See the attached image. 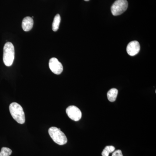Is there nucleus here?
Listing matches in <instances>:
<instances>
[{"instance_id":"4468645a","label":"nucleus","mask_w":156,"mask_h":156,"mask_svg":"<svg viewBox=\"0 0 156 156\" xmlns=\"http://www.w3.org/2000/svg\"><path fill=\"white\" fill-rule=\"evenodd\" d=\"M85 1H86V2H88V1H89V0H84Z\"/></svg>"},{"instance_id":"6e6552de","label":"nucleus","mask_w":156,"mask_h":156,"mask_svg":"<svg viewBox=\"0 0 156 156\" xmlns=\"http://www.w3.org/2000/svg\"><path fill=\"white\" fill-rule=\"evenodd\" d=\"M34 21L32 18L30 17H27L23 18L22 23L23 29L25 31H29L32 28Z\"/></svg>"},{"instance_id":"9b49d317","label":"nucleus","mask_w":156,"mask_h":156,"mask_svg":"<svg viewBox=\"0 0 156 156\" xmlns=\"http://www.w3.org/2000/svg\"><path fill=\"white\" fill-rule=\"evenodd\" d=\"M115 150V147L113 146H107L105 148L102 152L101 155L102 156H109L110 153L113 152Z\"/></svg>"},{"instance_id":"423d86ee","label":"nucleus","mask_w":156,"mask_h":156,"mask_svg":"<svg viewBox=\"0 0 156 156\" xmlns=\"http://www.w3.org/2000/svg\"><path fill=\"white\" fill-rule=\"evenodd\" d=\"M49 67L51 71L56 75H59L63 71V66L60 62L56 58H50L49 61Z\"/></svg>"},{"instance_id":"39448f33","label":"nucleus","mask_w":156,"mask_h":156,"mask_svg":"<svg viewBox=\"0 0 156 156\" xmlns=\"http://www.w3.org/2000/svg\"><path fill=\"white\" fill-rule=\"evenodd\" d=\"M66 113L71 119L77 122L82 118V112L80 110L74 105L69 106L66 108Z\"/></svg>"},{"instance_id":"0eeeda50","label":"nucleus","mask_w":156,"mask_h":156,"mask_svg":"<svg viewBox=\"0 0 156 156\" xmlns=\"http://www.w3.org/2000/svg\"><path fill=\"white\" fill-rule=\"evenodd\" d=\"M140 50V45L137 41H132L127 46L126 50L130 56H134L138 54Z\"/></svg>"},{"instance_id":"f03ea898","label":"nucleus","mask_w":156,"mask_h":156,"mask_svg":"<svg viewBox=\"0 0 156 156\" xmlns=\"http://www.w3.org/2000/svg\"><path fill=\"white\" fill-rule=\"evenodd\" d=\"M48 132L53 141L58 145H64L67 142V137L59 128L51 127L49 128Z\"/></svg>"},{"instance_id":"9d476101","label":"nucleus","mask_w":156,"mask_h":156,"mask_svg":"<svg viewBox=\"0 0 156 156\" xmlns=\"http://www.w3.org/2000/svg\"><path fill=\"white\" fill-rule=\"evenodd\" d=\"M61 21V17L59 14H56L54 17L52 24V29L54 31H56L59 28V24Z\"/></svg>"},{"instance_id":"7ed1b4c3","label":"nucleus","mask_w":156,"mask_h":156,"mask_svg":"<svg viewBox=\"0 0 156 156\" xmlns=\"http://www.w3.org/2000/svg\"><path fill=\"white\" fill-rule=\"evenodd\" d=\"M14 45L11 42H7L4 47L3 61L5 66H10L13 64L14 58Z\"/></svg>"},{"instance_id":"20e7f679","label":"nucleus","mask_w":156,"mask_h":156,"mask_svg":"<svg viewBox=\"0 0 156 156\" xmlns=\"http://www.w3.org/2000/svg\"><path fill=\"white\" fill-rule=\"evenodd\" d=\"M128 2L127 0H117L111 7L112 14L118 16L123 14L128 9Z\"/></svg>"},{"instance_id":"f257e3e1","label":"nucleus","mask_w":156,"mask_h":156,"mask_svg":"<svg viewBox=\"0 0 156 156\" xmlns=\"http://www.w3.org/2000/svg\"><path fill=\"white\" fill-rule=\"evenodd\" d=\"M10 113L17 123L24 124L25 122V114L22 106L17 102H13L9 106Z\"/></svg>"},{"instance_id":"f8f14e48","label":"nucleus","mask_w":156,"mask_h":156,"mask_svg":"<svg viewBox=\"0 0 156 156\" xmlns=\"http://www.w3.org/2000/svg\"><path fill=\"white\" fill-rule=\"evenodd\" d=\"M12 153V150L9 148L3 147L0 152V156H9Z\"/></svg>"},{"instance_id":"1a4fd4ad","label":"nucleus","mask_w":156,"mask_h":156,"mask_svg":"<svg viewBox=\"0 0 156 156\" xmlns=\"http://www.w3.org/2000/svg\"><path fill=\"white\" fill-rule=\"evenodd\" d=\"M118 94V90L116 89H111L107 93L108 99L111 102H114L116 99Z\"/></svg>"},{"instance_id":"ddd939ff","label":"nucleus","mask_w":156,"mask_h":156,"mask_svg":"<svg viewBox=\"0 0 156 156\" xmlns=\"http://www.w3.org/2000/svg\"><path fill=\"white\" fill-rule=\"evenodd\" d=\"M112 156H123V155L122 151L120 150H118L113 152Z\"/></svg>"}]
</instances>
